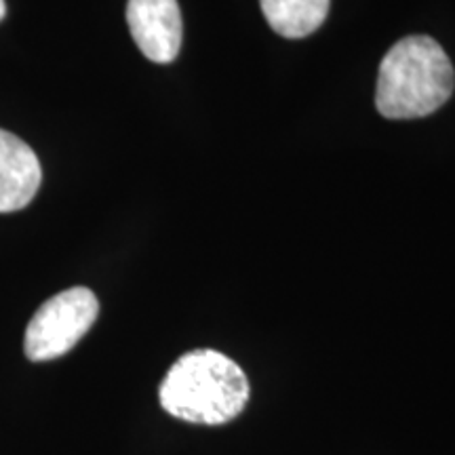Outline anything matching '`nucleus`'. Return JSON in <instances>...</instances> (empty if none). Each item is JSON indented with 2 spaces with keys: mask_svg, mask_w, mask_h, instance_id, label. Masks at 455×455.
I'll return each instance as SVG.
<instances>
[{
  "mask_svg": "<svg viewBox=\"0 0 455 455\" xmlns=\"http://www.w3.org/2000/svg\"><path fill=\"white\" fill-rule=\"evenodd\" d=\"M455 70L435 38L407 36L384 55L375 87L378 112L392 121L424 118L447 104Z\"/></svg>",
  "mask_w": 455,
  "mask_h": 455,
  "instance_id": "1",
  "label": "nucleus"
},
{
  "mask_svg": "<svg viewBox=\"0 0 455 455\" xmlns=\"http://www.w3.org/2000/svg\"><path fill=\"white\" fill-rule=\"evenodd\" d=\"M158 398L164 411L190 424L220 426L243 413L249 379L218 350H192L171 365Z\"/></svg>",
  "mask_w": 455,
  "mask_h": 455,
  "instance_id": "2",
  "label": "nucleus"
},
{
  "mask_svg": "<svg viewBox=\"0 0 455 455\" xmlns=\"http://www.w3.org/2000/svg\"><path fill=\"white\" fill-rule=\"evenodd\" d=\"M100 315V301L87 287L53 295L34 312L26 329L24 350L34 363L64 356L81 341Z\"/></svg>",
  "mask_w": 455,
  "mask_h": 455,
  "instance_id": "3",
  "label": "nucleus"
},
{
  "mask_svg": "<svg viewBox=\"0 0 455 455\" xmlns=\"http://www.w3.org/2000/svg\"><path fill=\"white\" fill-rule=\"evenodd\" d=\"M127 24L135 44L155 64H171L180 55L184 21L178 0H129Z\"/></svg>",
  "mask_w": 455,
  "mask_h": 455,
  "instance_id": "4",
  "label": "nucleus"
},
{
  "mask_svg": "<svg viewBox=\"0 0 455 455\" xmlns=\"http://www.w3.org/2000/svg\"><path fill=\"white\" fill-rule=\"evenodd\" d=\"M41 163L32 148L0 129V213L28 207L41 188Z\"/></svg>",
  "mask_w": 455,
  "mask_h": 455,
  "instance_id": "5",
  "label": "nucleus"
},
{
  "mask_svg": "<svg viewBox=\"0 0 455 455\" xmlns=\"http://www.w3.org/2000/svg\"><path fill=\"white\" fill-rule=\"evenodd\" d=\"M266 21L284 38H306L325 24L329 0H259Z\"/></svg>",
  "mask_w": 455,
  "mask_h": 455,
  "instance_id": "6",
  "label": "nucleus"
},
{
  "mask_svg": "<svg viewBox=\"0 0 455 455\" xmlns=\"http://www.w3.org/2000/svg\"><path fill=\"white\" fill-rule=\"evenodd\" d=\"M4 15H7V4H4V0H0V21L4 20Z\"/></svg>",
  "mask_w": 455,
  "mask_h": 455,
  "instance_id": "7",
  "label": "nucleus"
}]
</instances>
